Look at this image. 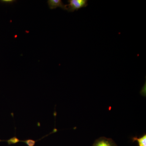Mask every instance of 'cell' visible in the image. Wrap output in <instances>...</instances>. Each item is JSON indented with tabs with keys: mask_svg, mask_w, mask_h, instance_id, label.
I'll return each instance as SVG.
<instances>
[{
	"mask_svg": "<svg viewBox=\"0 0 146 146\" xmlns=\"http://www.w3.org/2000/svg\"><path fill=\"white\" fill-rule=\"evenodd\" d=\"M13 0H1L0 1L1 3L5 4H12L15 2Z\"/></svg>",
	"mask_w": 146,
	"mask_h": 146,
	"instance_id": "52a82bcc",
	"label": "cell"
},
{
	"mask_svg": "<svg viewBox=\"0 0 146 146\" xmlns=\"http://www.w3.org/2000/svg\"><path fill=\"white\" fill-rule=\"evenodd\" d=\"M0 141H5L8 143L9 145H12V144L18 143L19 142H21V141L19 140L17 137H16V136H15V137H13V138L9 139V140H4V141L0 140Z\"/></svg>",
	"mask_w": 146,
	"mask_h": 146,
	"instance_id": "5b68a950",
	"label": "cell"
},
{
	"mask_svg": "<svg viewBox=\"0 0 146 146\" xmlns=\"http://www.w3.org/2000/svg\"><path fill=\"white\" fill-rule=\"evenodd\" d=\"M69 4L66 5L67 11L69 12H74L82 7H86L88 5L87 0H69Z\"/></svg>",
	"mask_w": 146,
	"mask_h": 146,
	"instance_id": "6da1fadb",
	"label": "cell"
},
{
	"mask_svg": "<svg viewBox=\"0 0 146 146\" xmlns=\"http://www.w3.org/2000/svg\"><path fill=\"white\" fill-rule=\"evenodd\" d=\"M92 146H117L115 141L110 138L102 137L97 139Z\"/></svg>",
	"mask_w": 146,
	"mask_h": 146,
	"instance_id": "7a4b0ae2",
	"label": "cell"
},
{
	"mask_svg": "<svg viewBox=\"0 0 146 146\" xmlns=\"http://www.w3.org/2000/svg\"><path fill=\"white\" fill-rule=\"evenodd\" d=\"M133 142L137 141L138 143V146H146V135L144 134L143 136L140 138L134 137L132 138Z\"/></svg>",
	"mask_w": 146,
	"mask_h": 146,
	"instance_id": "277c9868",
	"label": "cell"
},
{
	"mask_svg": "<svg viewBox=\"0 0 146 146\" xmlns=\"http://www.w3.org/2000/svg\"><path fill=\"white\" fill-rule=\"evenodd\" d=\"M47 3L50 9H54L57 7H60L64 10H67L66 5L64 4L61 0H48Z\"/></svg>",
	"mask_w": 146,
	"mask_h": 146,
	"instance_id": "3957f363",
	"label": "cell"
},
{
	"mask_svg": "<svg viewBox=\"0 0 146 146\" xmlns=\"http://www.w3.org/2000/svg\"><path fill=\"white\" fill-rule=\"evenodd\" d=\"M21 142L25 143L28 146H34L36 143V141L31 140V139H28L25 141H21Z\"/></svg>",
	"mask_w": 146,
	"mask_h": 146,
	"instance_id": "8992f818",
	"label": "cell"
}]
</instances>
